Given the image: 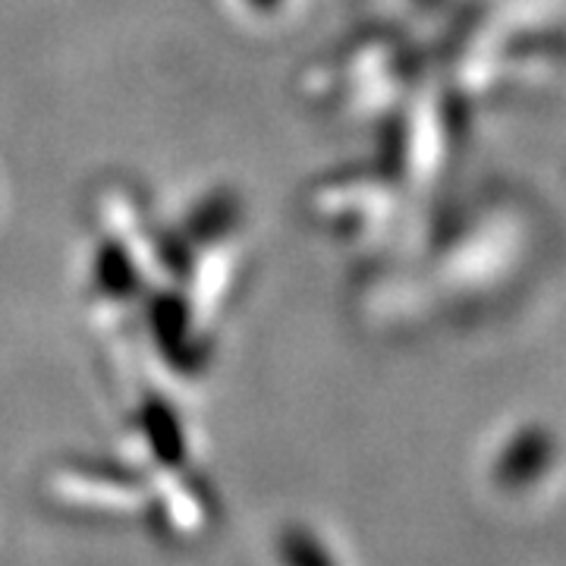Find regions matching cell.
Listing matches in <instances>:
<instances>
[{
    "label": "cell",
    "instance_id": "6da1fadb",
    "mask_svg": "<svg viewBox=\"0 0 566 566\" xmlns=\"http://www.w3.org/2000/svg\"><path fill=\"white\" fill-rule=\"evenodd\" d=\"M230 3L252 25H274L286 20L296 7V0H230Z\"/></svg>",
    "mask_w": 566,
    "mask_h": 566
}]
</instances>
